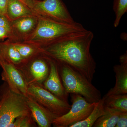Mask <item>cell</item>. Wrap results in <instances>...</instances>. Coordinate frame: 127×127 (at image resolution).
Masks as SVG:
<instances>
[{"label":"cell","mask_w":127,"mask_h":127,"mask_svg":"<svg viewBox=\"0 0 127 127\" xmlns=\"http://www.w3.org/2000/svg\"><path fill=\"white\" fill-rule=\"evenodd\" d=\"M27 103L32 117L38 127H50L57 117L33 98L28 95Z\"/></svg>","instance_id":"cell-13"},{"label":"cell","mask_w":127,"mask_h":127,"mask_svg":"<svg viewBox=\"0 0 127 127\" xmlns=\"http://www.w3.org/2000/svg\"><path fill=\"white\" fill-rule=\"evenodd\" d=\"M31 115L27 97L11 91L4 82L0 87V127H9L19 116Z\"/></svg>","instance_id":"cell-4"},{"label":"cell","mask_w":127,"mask_h":127,"mask_svg":"<svg viewBox=\"0 0 127 127\" xmlns=\"http://www.w3.org/2000/svg\"><path fill=\"white\" fill-rule=\"evenodd\" d=\"M105 106L122 112H127V94L104 96Z\"/></svg>","instance_id":"cell-18"},{"label":"cell","mask_w":127,"mask_h":127,"mask_svg":"<svg viewBox=\"0 0 127 127\" xmlns=\"http://www.w3.org/2000/svg\"></svg>","instance_id":"cell-28"},{"label":"cell","mask_w":127,"mask_h":127,"mask_svg":"<svg viewBox=\"0 0 127 127\" xmlns=\"http://www.w3.org/2000/svg\"><path fill=\"white\" fill-rule=\"evenodd\" d=\"M11 42L18 50L25 62L41 53L40 48L36 46L19 42Z\"/></svg>","instance_id":"cell-19"},{"label":"cell","mask_w":127,"mask_h":127,"mask_svg":"<svg viewBox=\"0 0 127 127\" xmlns=\"http://www.w3.org/2000/svg\"><path fill=\"white\" fill-rule=\"evenodd\" d=\"M121 112L104 107V114L96 121L93 127H115Z\"/></svg>","instance_id":"cell-17"},{"label":"cell","mask_w":127,"mask_h":127,"mask_svg":"<svg viewBox=\"0 0 127 127\" xmlns=\"http://www.w3.org/2000/svg\"><path fill=\"white\" fill-rule=\"evenodd\" d=\"M2 43L0 42V64L4 62L2 55Z\"/></svg>","instance_id":"cell-26"},{"label":"cell","mask_w":127,"mask_h":127,"mask_svg":"<svg viewBox=\"0 0 127 127\" xmlns=\"http://www.w3.org/2000/svg\"><path fill=\"white\" fill-rule=\"evenodd\" d=\"M72 104L70 109L65 114L57 117L52 123L55 127H70L87 118L97 102H88L81 95L71 94Z\"/></svg>","instance_id":"cell-6"},{"label":"cell","mask_w":127,"mask_h":127,"mask_svg":"<svg viewBox=\"0 0 127 127\" xmlns=\"http://www.w3.org/2000/svg\"><path fill=\"white\" fill-rule=\"evenodd\" d=\"M2 52L4 62L12 64L17 68H20L25 63L18 50L9 40L2 42Z\"/></svg>","instance_id":"cell-15"},{"label":"cell","mask_w":127,"mask_h":127,"mask_svg":"<svg viewBox=\"0 0 127 127\" xmlns=\"http://www.w3.org/2000/svg\"><path fill=\"white\" fill-rule=\"evenodd\" d=\"M30 9L35 15L58 22H75L61 0H32Z\"/></svg>","instance_id":"cell-5"},{"label":"cell","mask_w":127,"mask_h":127,"mask_svg":"<svg viewBox=\"0 0 127 127\" xmlns=\"http://www.w3.org/2000/svg\"><path fill=\"white\" fill-rule=\"evenodd\" d=\"M7 38L9 40L11 39V30L6 28L0 27V40H4Z\"/></svg>","instance_id":"cell-23"},{"label":"cell","mask_w":127,"mask_h":127,"mask_svg":"<svg viewBox=\"0 0 127 127\" xmlns=\"http://www.w3.org/2000/svg\"><path fill=\"white\" fill-rule=\"evenodd\" d=\"M47 58L50 65V71L47 77L42 85L57 97L68 102V94L66 92L62 82L57 65L54 61Z\"/></svg>","instance_id":"cell-11"},{"label":"cell","mask_w":127,"mask_h":127,"mask_svg":"<svg viewBox=\"0 0 127 127\" xmlns=\"http://www.w3.org/2000/svg\"><path fill=\"white\" fill-rule=\"evenodd\" d=\"M18 68L28 85H42L49 74L50 65L47 58L41 53L26 62Z\"/></svg>","instance_id":"cell-8"},{"label":"cell","mask_w":127,"mask_h":127,"mask_svg":"<svg viewBox=\"0 0 127 127\" xmlns=\"http://www.w3.org/2000/svg\"><path fill=\"white\" fill-rule=\"evenodd\" d=\"M37 17L36 28L21 42L42 47L70 34L87 30L82 24L76 22L72 23H63Z\"/></svg>","instance_id":"cell-2"},{"label":"cell","mask_w":127,"mask_h":127,"mask_svg":"<svg viewBox=\"0 0 127 127\" xmlns=\"http://www.w3.org/2000/svg\"><path fill=\"white\" fill-rule=\"evenodd\" d=\"M56 63L67 93L81 95L90 103L97 102L102 98L101 92L85 77L66 64Z\"/></svg>","instance_id":"cell-3"},{"label":"cell","mask_w":127,"mask_h":127,"mask_svg":"<svg viewBox=\"0 0 127 127\" xmlns=\"http://www.w3.org/2000/svg\"><path fill=\"white\" fill-rule=\"evenodd\" d=\"M2 71L1 79L16 93L27 96L28 85L21 71L12 64L4 62L0 64Z\"/></svg>","instance_id":"cell-9"},{"label":"cell","mask_w":127,"mask_h":127,"mask_svg":"<svg viewBox=\"0 0 127 127\" xmlns=\"http://www.w3.org/2000/svg\"><path fill=\"white\" fill-rule=\"evenodd\" d=\"M35 15L28 6L19 0H9L6 17L10 21L18 18Z\"/></svg>","instance_id":"cell-14"},{"label":"cell","mask_w":127,"mask_h":127,"mask_svg":"<svg viewBox=\"0 0 127 127\" xmlns=\"http://www.w3.org/2000/svg\"><path fill=\"white\" fill-rule=\"evenodd\" d=\"M104 99L103 96L97 102L93 110L87 118L71 125L70 127H93L94 123L104 113Z\"/></svg>","instance_id":"cell-16"},{"label":"cell","mask_w":127,"mask_h":127,"mask_svg":"<svg viewBox=\"0 0 127 127\" xmlns=\"http://www.w3.org/2000/svg\"><path fill=\"white\" fill-rule=\"evenodd\" d=\"M38 18L36 16L25 17L11 21V42H21L36 28Z\"/></svg>","instance_id":"cell-10"},{"label":"cell","mask_w":127,"mask_h":127,"mask_svg":"<svg viewBox=\"0 0 127 127\" xmlns=\"http://www.w3.org/2000/svg\"><path fill=\"white\" fill-rule=\"evenodd\" d=\"M94 35L87 30L62 37L40 48L41 53L57 63L66 64L92 82L96 63L90 52Z\"/></svg>","instance_id":"cell-1"},{"label":"cell","mask_w":127,"mask_h":127,"mask_svg":"<svg viewBox=\"0 0 127 127\" xmlns=\"http://www.w3.org/2000/svg\"><path fill=\"white\" fill-rule=\"evenodd\" d=\"M113 10L116 15L114 23V27H118L121 18L127 12V0H114Z\"/></svg>","instance_id":"cell-20"},{"label":"cell","mask_w":127,"mask_h":127,"mask_svg":"<svg viewBox=\"0 0 127 127\" xmlns=\"http://www.w3.org/2000/svg\"><path fill=\"white\" fill-rule=\"evenodd\" d=\"M28 95L33 98L57 117L65 114L71 108V105L68 102L57 97L41 84L28 85Z\"/></svg>","instance_id":"cell-7"},{"label":"cell","mask_w":127,"mask_h":127,"mask_svg":"<svg viewBox=\"0 0 127 127\" xmlns=\"http://www.w3.org/2000/svg\"><path fill=\"white\" fill-rule=\"evenodd\" d=\"M36 124L32 115H24L17 118L9 127H34Z\"/></svg>","instance_id":"cell-21"},{"label":"cell","mask_w":127,"mask_h":127,"mask_svg":"<svg viewBox=\"0 0 127 127\" xmlns=\"http://www.w3.org/2000/svg\"><path fill=\"white\" fill-rule=\"evenodd\" d=\"M0 27L6 28L11 30L10 21L6 17L1 15H0Z\"/></svg>","instance_id":"cell-25"},{"label":"cell","mask_w":127,"mask_h":127,"mask_svg":"<svg viewBox=\"0 0 127 127\" xmlns=\"http://www.w3.org/2000/svg\"><path fill=\"white\" fill-rule=\"evenodd\" d=\"M120 64L113 67L116 73V82L115 86L111 88L105 96L127 94V53L120 56Z\"/></svg>","instance_id":"cell-12"},{"label":"cell","mask_w":127,"mask_h":127,"mask_svg":"<svg viewBox=\"0 0 127 127\" xmlns=\"http://www.w3.org/2000/svg\"><path fill=\"white\" fill-rule=\"evenodd\" d=\"M19 0L20 1L29 7H30L32 1V0Z\"/></svg>","instance_id":"cell-27"},{"label":"cell","mask_w":127,"mask_h":127,"mask_svg":"<svg viewBox=\"0 0 127 127\" xmlns=\"http://www.w3.org/2000/svg\"><path fill=\"white\" fill-rule=\"evenodd\" d=\"M127 127V112H121L115 127Z\"/></svg>","instance_id":"cell-22"},{"label":"cell","mask_w":127,"mask_h":127,"mask_svg":"<svg viewBox=\"0 0 127 127\" xmlns=\"http://www.w3.org/2000/svg\"><path fill=\"white\" fill-rule=\"evenodd\" d=\"M9 0H0V15L4 16L6 17L7 5Z\"/></svg>","instance_id":"cell-24"}]
</instances>
